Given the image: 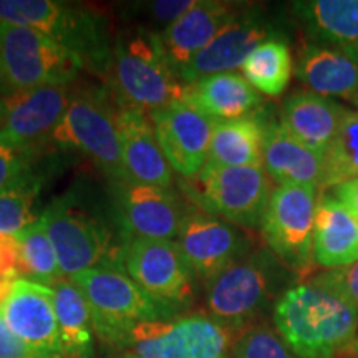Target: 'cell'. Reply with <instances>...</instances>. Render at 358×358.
I'll return each mask as SVG.
<instances>
[{"mask_svg": "<svg viewBox=\"0 0 358 358\" xmlns=\"http://www.w3.org/2000/svg\"><path fill=\"white\" fill-rule=\"evenodd\" d=\"M274 325L295 357L338 358L355 343L358 308L315 275L277 299Z\"/></svg>", "mask_w": 358, "mask_h": 358, "instance_id": "6da1fadb", "label": "cell"}, {"mask_svg": "<svg viewBox=\"0 0 358 358\" xmlns=\"http://www.w3.org/2000/svg\"><path fill=\"white\" fill-rule=\"evenodd\" d=\"M292 272L271 250L245 254L206 282L208 315L234 332L271 308Z\"/></svg>", "mask_w": 358, "mask_h": 358, "instance_id": "7a4b0ae2", "label": "cell"}, {"mask_svg": "<svg viewBox=\"0 0 358 358\" xmlns=\"http://www.w3.org/2000/svg\"><path fill=\"white\" fill-rule=\"evenodd\" d=\"M70 279L87 299L96 337L118 350L138 325L178 317V308L156 301L120 267L88 268Z\"/></svg>", "mask_w": 358, "mask_h": 358, "instance_id": "3957f363", "label": "cell"}, {"mask_svg": "<svg viewBox=\"0 0 358 358\" xmlns=\"http://www.w3.org/2000/svg\"><path fill=\"white\" fill-rule=\"evenodd\" d=\"M111 77L122 105L143 113L166 108L185 95V83L168 62L159 35L145 30L116 38Z\"/></svg>", "mask_w": 358, "mask_h": 358, "instance_id": "277c9868", "label": "cell"}, {"mask_svg": "<svg viewBox=\"0 0 358 358\" xmlns=\"http://www.w3.org/2000/svg\"><path fill=\"white\" fill-rule=\"evenodd\" d=\"M64 277L95 267L122 266L123 245H116L108 226L70 198H58L42 213Z\"/></svg>", "mask_w": 358, "mask_h": 358, "instance_id": "5b68a950", "label": "cell"}, {"mask_svg": "<svg viewBox=\"0 0 358 358\" xmlns=\"http://www.w3.org/2000/svg\"><path fill=\"white\" fill-rule=\"evenodd\" d=\"M0 62L15 92L69 87L83 69L77 53L48 35L0 22Z\"/></svg>", "mask_w": 358, "mask_h": 358, "instance_id": "8992f818", "label": "cell"}, {"mask_svg": "<svg viewBox=\"0 0 358 358\" xmlns=\"http://www.w3.org/2000/svg\"><path fill=\"white\" fill-rule=\"evenodd\" d=\"M52 141L58 148L88 156L116 182L128 181L116 113L100 93L82 90L71 95L69 108L52 134Z\"/></svg>", "mask_w": 358, "mask_h": 358, "instance_id": "52a82bcc", "label": "cell"}, {"mask_svg": "<svg viewBox=\"0 0 358 358\" xmlns=\"http://www.w3.org/2000/svg\"><path fill=\"white\" fill-rule=\"evenodd\" d=\"M234 332L209 315H185L141 324L120 350L138 358H231Z\"/></svg>", "mask_w": 358, "mask_h": 358, "instance_id": "ba28073f", "label": "cell"}, {"mask_svg": "<svg viewBox=\"0 0 358 358\" xmlns=\"http://www.w3.org/2000/svg\"><path fill=\"white\" fill-rule=\"evenodd\" d=\"M317 187L277 186L264 214L262 236L274 256L290 272L310 271Z\"/></svg>", "mask_w": 358, "mask_h": 358, "instance_id": "9c48e42d", "label": "cell"}, {"mask_svg": "<svg viewBox=\"0 0 358 358\" xmlns=\"http://www.w3.org/2000/svg\"><path fill=\"white\" fill-rule=\"evenodd\" d=\"M0 22L48 35L83 64L106 58L100 20L85 8L55 0H0Z\"/></svg>", "mask_w": 358, "mask_h": 358, "instance_id": "30bf717a", "label": "cell"}, {"mask_svg": "<svg viewBox=\"0 0 358 358\" xmlns=\"http://www.w3.org/2000/svg\"><path fill=\"white\" fill-rule=\"evenodd\" d=\"M122 266L156 301L181 310L194 299L196 274L178 241L128 237L122 250Z\"/></svg>", "mask_w": 358, "mask_h": 358, "instance_id": "8fae6325", "label": "cell"}, {"mask_svg": "<svg viewBox=\"0 0 358 358\" xmlns=\"http://www.w3.org/2000/svg\"><path fill=\"white\" fill-rule=\"evenodd\" d=\"M272 191V179L262 166L206 163L198 174V199L206 213L243 227L262 226Z\"/></svg>", "mask_w": 358, "mask_h": 358, "instance_id": "7c38bea8", "label": "cell"}, {"mask_svg": "<svg viewBox=\"0 0 358 358\" xmlns=\"http://www.w3.org/2000/svg\"><path fill=\"white\" fill-rule=\"evenodd\" d=\"M150 118L173 171L185 178L198 176L208 163L216 120L182 100L153 111Z\"/></svg>", "mask_w": 358, "mask_h": 358, "instance_id": "4fadbf2b", "label": "cell"}, {"mask_svg": "<svg viewBox=\"0 0 358 358\" xmlns=\"http://www.w3.org/2000/svg\"><path fill=\"white\" fill-rule=\"evenodd\" d=\"M178 244L196 277L204 282L249 254L248 237L236 224L206 211H189L178 234Z\"/></svg>", "mask_w": 358, "mask_h": 358, "instance_id": "5bb4252c", "label": "cell"}, {"mask_svg": "<svg viewBox=\"0 0 358 358\" xmlns=\"http://www.w3.org/2000/svg\"><path fill=\"white\" fill-rule=\"evenodd\" d=\"M271 38H279L271 22L256 8H243L216 35V38L185 70H181L179 80L186 85L199 78L241 69L250 53Z\"/></svg>", "mask_w": 358, "mask_h": 358, "instance_id": "9a60e30c", "label": "cell"}, {"mask_svg": "<svg viewBox=\"0 0 358 358\" xmlns=\"http://www.w3.org/2000/svg\"><path fill=\"white\" fill-rule=\"evenodd\" d=\"M70 100L69 87H40L15 92L6 100L0 143L32 153L40 141L52 138Z\"/></svg>", "mask_w": 358, "mask_h": 358, "instance_id": "2e32d148", "label": "cell"}, {"mask_svg": "<svg viewBox=\"0 0 358 358\" xmlns=\"http://www.w3.org/2000/svg\"><path fill=\"white\" fill-rule=\"evenodd\" d=\"M118 209L129 237L173 241L189 209L176 191L143 182L123 181L116 186Z\"/></svg>", "mask_w": 358, "mask_h": 358, "instance_id": "e0dca14e", "label": "cell"}, {"mask_svg": "<svg viewBox=\"0 0 358 358\" xmlns=\"http://www.w3.org/2000/svg\"><path fill=\"white\" fill-rule=\"evenodd\" d=\"M0 317L27 345L43 355L58 358L60 340L53 287L19 279L0 306Z\"/></svg>", "mask_w": 358, "mask_h": 358, "instance_id": "ac0fdd59", "label": "cell"}, {"mask_svg": "<svg viewBox=\"0 0 358 358\" xmlns=\"http://www.w3.org/2000/svg\"><path fill=\"white\" fill-rule=\"evenodd\" d=\"M241 10L236 3L198 0L186 15L163 30L161 45L178 77Z\"/></svg>", "mask_w": 358, "mask_h": 358, "instance_id": "d6986e66", "label": "cell"}, {"mask_svg": "<svg viewBox=\"0 0 358 358\" xmlns=\"http://www.w3.org/2000/svg\"><path fill=\"white\" fill-rule=\"evenodd\" d=\"M128 181L171 187L173 168L161 150L153 122L140 110L122 106L116 113Z\"/></svg>", "mask_w": 358, "mask_h": 358, "instance_id": "ffe728a7", "label": "cell"}, {"mask_svg": "<svg viewBox=\"0 0 358 358\" xmlns=\"http://www.w3.org/2000/svg\"><path fill=\"white\" fill-rule=\"evenodd\" d=\"M262 166L279 186H308L322 189L324 156L301 143L280 122H266Z\"/></svg>", "mask_w": 358, "mask_h": 358, "instance_id": "44dd1931", "label": "cell"}, {"mask_svg": "<svg viewBox=\"0 0 358 358\" xmlns=\"http://www.w3.org/2000/svg\"><path fill=\"white\" fill-rule=\"evenodd\" d=\"M295 73L317 95L343 98L358 106V50L307 43L299 52Z\"/></svg>", "mask_w": 358, "mask_h": 358, "instance_id": "7402d4cb", "label": "cell"}, {"mask_svg": "<svg viewBox=\"0 0 358 358\" xmlns=\"http://www.w3.org/2000/svg\"><path fill=\"white\" fill-rule=\"evenodd\" d=\"M182 101L216 122L257 115L262 96L236 71L217 73L185 85Z\"/></svg>", "mask_w": 358, "mask_h": 358, "instance_id": "603a6c76", "label": "cell"}, {"mask_svg": "<svg viewBox=\"0 0 358 358\" xmlns=\"http://www.w3.org/2000/svg\"><path fill=\"white\" fill-rule=\"evenodd\" d=\"M342 103L308 92H295L284 101L280 123L312 151L324 156L347 115Z\"/></svg>", "mask_w": 358, "mask_h": 358, "instance_id": "cb8c5ba5", "label": "cell"}, {"mask_svg": "<svg viewBox=\"0 0 358 358\" xmlns=\"http://www.w3.org/2000/svg\"><path fill=\"white\" fill-rule=\"evenodd\" d=\"M312 256L330 268L358 262V222L334 196H322L317 203Z\"/></svg>", "mask_w": 358, "mask_h": 358, "instance_id": "d4e9b609", "label": "cell"}, {"mask_svg": "<svg viewBox=\"0 0 358 358\" xmlns=\"http://www.w3.org/2000/svg\"><path fill=\"white\" fill-rule=\"evenodd\" d=\"M292 12L308 43L358 50V0L294 2Z\"/></svg>", "mask_w": 358, "mask_h": 358, "instance_id": "484cf974", "label": "cell"}, {"mask_svg": "<svg viewBox=\"0 0 358 358\" xmlns=\"http://www.w3.org/2000/svg\"><path fill=\"white\" fill-rule=\"evenodd\" d=\"M55 312L58 320V358H93L95 355V329L88 302L70 277L53 285Z\"/></svg>", "mask_w": 358, "mask_h": 358, "instance_id": "4316f807", "label": "cell"}, {"mask_svg": "<svg viewBox=\"0 0 358 358\" xmlns=\"http://www.w3.org/2000/svg\"><path fill=\"white\" fill-rule=\"evenodd\" d=\"M266 122L261 115L229 122H217L214 128L208 163L217 166H262Z\"/></svg>", "mask_w": 358, "mask_h": 358, "instance_id": "83f0119b", "label": "cell"}, {"mask_svg": "<svg viewBox=\"0 0 358 358\" xmlns=\"http://www.w3.org/2000/svg\"><path fill=\"white\" fill-rule=\"evenodd\" d=\"M13 239L19 252L20 279L37 282L47 287H53L58 280L64 279L57 250L42 216L13 236Z\"/></svg>", "mask_w": 358, "mask_h": 358, "instance_id": "f1b7e54d", "label": "cell"}, {"mask_svg": "<svg viewBox=\"0 0 358 358\" xmlns=\"http://www.w3.org/2000/svg\"><path fill=\"white\" fill-rule=\"evenodd\" d=\"M292 55L282 38H271L248 57L241 66L250 87L268 96H279L292 77Z\"/></svg>", "mask_w": 358, "mask_h": 358, "instance_id": "f546056e", "label": "cell"}, {"mask_svg": "<svg viewBox=\"0 0 358 358\" xmlns=\"http://www.w3.org/2000/svg\"><path fill=\"white\" fill-rule=\"evenodd\" d=\"M325 171L322 189L337 187L358 178V110H348L324 155Z\"/></svg>", "mask_w": 358, "mask_h": 358, "instance_id": "4dcf8cb0", "label": "cell"}, {"mask_svg": "<svg viewBox=\"0 0 358 358\" xmlns=\"http://www.w3.org/2000/svg\"><path fill=\"white\" fill-rule=\"evenodd\" d=\"M38 194L40 182L30 173L0 192V236L13 237L37 221L34 209Z\"/></svg>", "mask_w": 358, "mask_h": 358, "instance_id": "1f68e13d", "label": "cell"}, {"mask_svg": "<svg viewBox=\"0 0 358 358\" xmlns=\"http://www.w3.org/2000/svg\"><path fill=\"white\" fill-rule=\"evenodd\" d=\"M231 358H295L279 334L266 324L244 329L232 345Z\"/></svg>", "mask_w": 358, "mask_h": 358, "instance_id": "d6a6232c", "label": "cell"}, {"mask_svg": "<svg viewBox=\"0 0 358 358\" xmlns=\"http://www.w3.org/2000/svg\"><path fill=\"white\" fill-rule=\"evenodd\" d=\"M19 279V252L15 239L12 236H0V306Z\"/></svg>", "mask_w": 358, "mask_h": 358, "instance_id": "836d02e7", "label": "cell"}, {"mask_svg": "<svg viewBox=\"0 0 358 358\" xmlns=\"http://www.w3.org/2000/svg\"><path fill=\"white\" fill-rule=\"evenodd\" d=\"M29 155L0 143V192L29 173Z\"/></svg>", "mask_w": 358, "mask_h": 358, "instance_id": "e575fe53", "label": "cell"}, {"mask_svg": "<svg viewBox=\"0 0 358 358\" xmlns=\"http://www.w3.org/2000/svg\"><path fill=\"white\" fill-rule=\"evenodd\" d=\"M319 277L329 285H332L334 289H337L340 294L345 295L358 308V262L340 268H330L329 272H322Z\"/></svg>", "mask_w": 358, "mask_h": 358, "instance_id": "d590c367", "label": "cell"}, {"mask_svg": "<svg viewBox=\"0 0 358 358\" xmlns=\"http://www.w3.org/2000/svg\"><path fill=\"white\" fill-rule=\"evenodd\" d=\"M0 358H52L20 340L0 317Z\"/></svg>", "mask_w": 358, "mask_h": 358, "instance_id": "8d00e7d4", "label": "cell"}, {"mask_svg": "<svg viewBox=\"0 0 358 358\" xmlns=\"http://www.w3.org/2000/svg\"><path fill=\"white\" fill-rule=\"evenodd\" d=\"M196 3L198 0H156L150 6V12L153 19L169 27L186 15Z\"/></svg>", "mask_w": 358, "mask_h": 358, "instance_id": "74e56055", "label": "cell"}, {"mask_svg": "<svg viewBox=\"0 0 358 358\" xmlns=\"http://www.w3.org/2000/svg\"><path fill=\"white\" fill-rule=\"evenodd\" d=\"M334 198L337 199L358 222V178L334 187Z\"/></svg>", "mask_w": 358, "mask_h": 358, "instance_id": "f35d334b", "label": "cell"}, {"mask_svg": "<svg viewBox=\"0 0 358 358\" xmlns=\"http://www.w3.org/2000/svg\"><path fill=\"white\" fill-rule=\"evenodd\" d=\"M13 93H15V90H13L10 87V83H8L6 71H3L2 62H0V101L8 100V98H10Z\"/></svg>", "mask_w": 358, "mask_h": 358, "instance_id": "ab89813d", "label": "cell"}, {"mask_svg": "<svg viewBox=\"0 0 358 358\" xmlns=\"http://www.w3.org/2000/svg\"><path fill=\"white\" fill-rule=\"evenodd\" d=\"M338 358H358V352L355 350V347H350L348 350L343 352Z\"/></svg>", "mask_w": 358, "mask_h": 358, "instance_id": "60d3db41", "label": "cell"}, {"mask_svg": "<svg viewBox=\"0 0 358 358\" xmlns=\"http://www.w3.org/2000/svg\"><path fill=\"white\" fill-rule=\"evenodd\" d=\"M108 358H138V357L131 352H118V353H113V355H110Z\"/></svg>", "mask_w": 358, "mask_h": 358, "instance_id": "b9f144b4", "label": "cell"}, {"mask_svg": "<svg viewBox=\"0 0 358 358\" xmlns=\"http://www.w3.org/2000/svg\"><path fill=\"white\" fill-rule=\"evenodd\" d=\"M3 118H6V101H0V131L3 127Z\"/></svg>", "mask_w": 358, "mask_h": 358, "instance_id": "7bdbcfd3", "label": "cell"}, {"mask_svg": "<svg viewBox=\"0 0 358 358\" xmlns=\"http://www.w3.org/2000/svg\"><path fill=\"white\" fill-rule=\"evenodd\" d=\"M353 347H355V350L358 352V340H355V343H353Z\"/></svg>", "mask_w": 358, "mask_h": 358, "instance_id": "ee69618b", "label": "cell"}]
</instances>
